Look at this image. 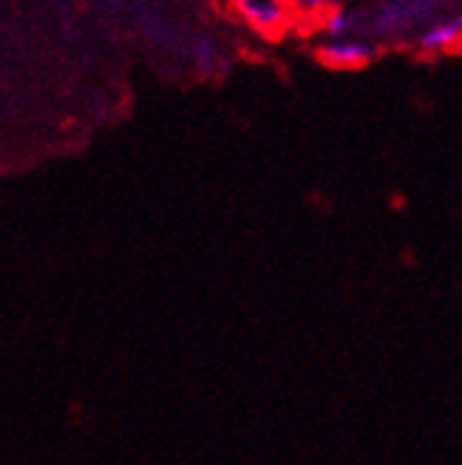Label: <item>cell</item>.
I'll return each mask as SVG.
<instances>
[{
  "label": "cell",
  "instance_id": "obj_3",
  "mask_svg": "<svg viewBox=\"0 0 462 465\" xmlns=\"http://www.w3.org/2000/svg\"><path fill=\"white\" fill-rule=\"evenodd\" d=\"M383 45L372 37L363 35H346V37H318L315 40V57L338 68V72H355V68H366L378 60Z\"/></svg>",
  "mask_w": 462,
  "mask_h": 465
},
{
  "label": "cell",
  "instance_id": "obj_1",
  "mask_svg": "<svg viewBox=\"0 0 462 465\" xmlns=\"http://www.w3.org/2000/svg\"><path fill=\"white\" fill-rule=\"evenodd\" d=\"M454 0H380L363 6V35L383 43H406L418 37L431 20L451 12Z\"/></svg>",
  "mask_w": 462,
  "mask_h": 465
},
{
  "label": "cell",
  "instance_id": "obj_2",
  "mask_svg": "<svg viewBox=\"0 0 462 465\" xmlns=\"http://www.w3.org/2000/svg\"><path fill=\"white\" fill-rule=\"evenodd\" d=\"M230 17L264 40H279L295 26L290 0H221Z\"/></svg>",
  "mask_w": 462,
  "mask_h": 465
},
{
  "label": "cell",
  "instance_id": "obj_5",
  "mask_svg": "<svg viewBox=\"0 0 462 465\" xmlns=\"http://www.w3.org/2000/svg\"><path fill=\"white\" fill-rule=\"evenodd\" d=\"M340 4H343V0H290L292 15H295V26H301V23L315 26L323 15L332 12Z\"/></svg>",
  "mask_w": 462,
  "mask_h": 465
},
{
  "label": "cell",
  "instance_id": "obj_4",
  "mask_svg": "<svg viewBox=\"0 0 462 465\" xmlns=\"http://www.w3.org/2000/svg\"><path fill=\"white\" fill-rule=\"evenodd\" d=\"M462 45V6L440 15L414 37V49L423 54H443Z\"/></svg>",
  "mask_w": 462,
  "mask_h": 465
}]
</instances>
